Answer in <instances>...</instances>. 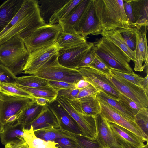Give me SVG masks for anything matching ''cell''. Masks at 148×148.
I'll use <instances>...</instances> for the list:
<instances>
[{
  "label": "cell",
  "mask_w": 148,
  "mask_h": 148,
  "mask_svg": "<svg viewBox=\"0 0 148 148\" xmlns=\"http://www.w3.org/2000/svg\"><path fill=\"white\" fill-rule=\"evenodd\" d=\"M57 146L61 148H80L78 144L74 140L66 138H60L54 140Z\"/></svg>",
  "instance_id": "ee69618b"
},
{
  "label": "cell",
  "mask_w": 148,
  "mask_h": 148,
  "mask_svg": "<svg viewBox=\"0 0 148 148\" xmlns=\"http://www.w3.org/2000/svg\"><path fill=\"white\" fill-rule=\"evenodd\" d=\"M5 148H29V147L26 141L23 140L8 143L5 145Z\"/></svg>",
  "instance_id": "681fc988"
},
{
  "label": "cell",
  "mask_w": 148,
  "mask_h": 148,
  "mask_svg": "<svg viewBox=\"0 0 148 148\" xmlns=\"http://www.w3.org/2000/svg\"><path fill=\"white\" fill-rule=\"evenodd\" d=\"M88 66L106 75L112 74L110 72V69L96 55L92 62Z\"/></svg>",
  "instance_id": "b9f144b4"
},
{
  "label": "cell",
  "mask_w": 148,
  "mask_h": 148,
  "mask_svg": "<svg viewBox=\"0 0 148 148\" xmlns=\"http://www.w3.org/2000/svg\"><path fill=\"white\" fill-rule=\"evenodd\" d=\"M58 148H60V147H58Z\"/></svg>",
  "instance_id": "9f6ffc18"
},
{
  "label": "cell",
  "mask_w": 148,
  "mask_h": 148,
  "mask_svg": "<svg viewBox=\"0 0 148 148\" xmlns=\"http://www.w3.org/2000/svg\"><path fill=\"white\" fill-rule=\"evenodd\" d=\"M107 76L120 93L132 100L141 108H148V95L141 87L112 74Z\"/></svg>",
  "instance_id": "30bf717a"
},
{
  "label": "cell",
  "mask_w": 148,
  "mask_h": 148,
  "mask_svg": "<svg viewBox=\"0 0 148 148\" xmlns=\"http://www.w3.org/2000/svg\"><path fill=\"white\" fill-rule=\"evenodd\" d=\"M4 126L0 122V134L3 131Z\"/></svg>",
  "instance_id": "db71d44e"
},
{
  "label": "cell",
  "mask_w": 148,
  "mask_h": 148,
  "mask_svg": "<svg viewBox=\"0 0 148 148\" xmlns=\"http://www.w3.org/2000/svg\"><path fill=\"white\" fill-rule=\"evenodd\" d=\"M29 54L23 40L16 37L0 46V64L16 76L23 73Z\"/></svg>",
  "instance_id": "277c9868"
},
{
  "label": "cell",
  "mask_w": 148,
  "mask_h": 148,
  "mask_svg": "<svg viewBox=\"0 0 148 148\" xmlns=\"http://www.w3.org/2000/svg\"><path fill=\"white\" fill-rule=\"evenodd\" d=\"M95 10L102 32L132 27L125 14L123 0H94Z\"/></svg>",
  "instance_id": "7a4b0ae2"
},
{
  "label": "cell",
  "mask_w": 148,
  "mask_h": 148,
  "mask_svg": "<svg viewBox=\"0 0 148 148\" xmlns=\"http://www.w3.org/2000/svg\"><path fill=\"white\" fill-rule=\"evenodd\" d=\"M89 0H82L65 19L58 22L63 32L77 33L76 28Z\"/></svg>",
  "instance_id": "d6986e66"
},
{
  "label": "cell",
  "mask_w": 148,
  "mask_h": 148,
  "mask_svg": "<svg viewBox=\"0 0 148 148\" xmlns=\"http://www.w3.org/2000/svg\"><path fill=\"white\" fill-rule=\"evenodd\" d=\"M43 107L37 104L34 98L20 115L16 122L22 124L25 129H29L31 124L39 115Z\"/></svg>",
  "instance_id": "cb8c5ba5"
},
{
  "label": "cell",
  "mask_w": 148,
  "mask_h": 148,
  "mask_svg": "<svg viewBox=\"0 0 148 148\" xmlns=\"http://www.w3.org/2000/svg\"><path fill=\"white\" fill-rule=\"evenodd\" d=\"M143 148H148V144H147Z\"/></svg>",
  "instance_id": "11a10c76"
},
{
  "label": "cell",
  "mask_w": 148,
  "mask_h": 148,
  "mask_svg": "<svg viewBox=\"0 0 148 148\" xmlns=\"http://www.w3.org/2000/svg\"><path fill=\"white\" fill-rule=\"evenodd\" d=\"M98 101L101 107L100 113L107 122L120 126L148 141V136L135 121L130 120L120 114L104 102Z\"/></svg>",
  "instance_id": "7c38bea8"
},
{
  "label": "cell",
  "mask_w": 148,
  "mask_h": 148,
  "mask_svg": "<svg viewBox=\"0 0 148 148\" xmlns=\"http://www.w3.org/2000/svg\"><path fill=\"white\" fill-rule=\"evenodd\" d=\"M118 100L122 106L134 116L142 108L132 100L121 93Z\"/></svg>",
  "instance_id": "f35d334b"
},
{
  "label": "cell",
  "mask_w": 148,
  "mask_h": 148,
  "mask_svg": "<svg viewBox=\"0 0 148 148\" xmlns=\"http://www.w3.org/2000/svg\"><path fill=\"white\" fill-rule=\"evenodd\" d=\"M86 38L77 33H70L62 31L59 35L56 43L61 49L69 48L86 42Z\"/></svg>",
  "instance_id": "83f0119b"
},
{
  "label": "cell",
  "mask_w": 148,
  "mask_h": 148,
  "mask_svg": "<svg viewBox=\"0 0 148 148\" xmlns=\"http://www.w3.org/2000/svg\"><path fill=\"white\" fill-rule=\"evenodd\" d=\"M57 118L62 129L82 135L77 123L66 109L56 100L47 104Z\"/></svg>",
  "instance_id": "e0dca14e"
},
{
  "label": "cell",
  "mask_w": 148,
  "mask_h": 148,
  "mask_svg": "<svg viewBox=\"0 0 148 148\" xmlns=\"http://www.w3.org/2000/svg\"><path fill=\"white\" fill-rule=\"evenodd\" d=\"M101 35L119 48L131 60L135 61V52L128 47L118 29L104 31Z\"/></svg>",
  "instance_id": "484cf974"
},
{
  "label": "cell",
  "mask_w": 148,
  "mask_h": 148,
  "mask_svg": "<svg viewBox=\"0 0 148 148\" xmlns=\"http://www.w3.org/2000/svg\"><path fill=\"white\" fill-rule=\"evenodd\" d=\"M35 100L38 105L42 106H46L49 103L48 100L43 98L35 97Z\"/></svg>",
  "instance_id": "f5cc1de1"
},
{
  "label": "cell",
  "mask_w": 148,
  "mask_h": 148,
  "mask_svg": "<svg viewBox=\"0 0 148 148\" xmlns=\"http://www.w3.org/2000/svg\"><path fill=\"white\" fill-rule=\"evenodd\" d=\"M79 90L77 88L60 90L58 92V96L63 97L71 99H75Z\"/></svg>",
  "instance_id": "c3c4849f"
},
{
  "label": "cell",
  "mask_w": 148,
  "mask_h": 148,
  "mask_svg": "<svg viewBox=\"0 0 148 148\" xmlns=\"http://www.w3.org/2000/svg\"><path fill=\"white\" fill-rule=\"evenodd\" d=\"M147 26L136 29L137 41L135 50L134 70L141 72L144 69L148 72V51L147 33Z\"/></svg>",
  "instance_id": "9a60e30c"
},
{
  "label": "cell",
  "mask_w": 148,
  "mask_h": 148,
  "mask_svg": "<svg viewBox=\"0 0 148 148\" xmlns=\"http://www.w3.org/2000/svg\"><path fill=\"white\" fill-rule=\"evenodd\" d=\"M95 118L97 132V139L104 148H123L118 142L109 123L101 114Z\"/></svg>",
  "instance_id": "ac0fdd59"
},
{
  "label": "cell",
  "mask_w": 148,
  "mask_h": 148,
  "mask_svg": "<svg viewBox=\"0 0 148 148\" xmlns=\"http://www.w3.org/2000/svg\"><path fill=\"white\" fill-rule=\"evenodd\" d=\"M96 97L98 100L104 102L120 114L130 120L134 121V116L122 106L118 100L112 97L101 91L98 92Z\"/></svg>",
  "instance_id": "4dcf8cb0"
},
{
  "label": "cell",
  "mask_w": 148,
  "mask_h": 148,
  "mask_svg": "<svg viewBox=\"0 0 148 148\" xmlns=\"http://www.w3.org/2000/svg\"><path fill=\"white\" fill-rule=\"evenodd\" d=\"M78 34L86 38L89 35L101 34L102 30L97 16L94 0H89L76 29Z\"/></svg>",
  "instance_id": "8fae6325"
},
{
  "label": "cell",
  "mask_w": 148,
  "mask_h": 148,
  "mask_svg": "<svg viewBox=\"0 0 148 148\" xmlns=\"http://www.w3.org/2000/svg\"><path fill=\"white\" fill-rule=\"evenodd\" d=\"M33 75L48 80L63 81L74 84L81 79H84L77 70L69 69L61 65L58 61L57 53Z\"/></svg>",
  "instance_id": "8992f818"
},
{
  "label": "cell",
  "mask_w": 148,
  "mask_h": 148,
  "mask_svg": "<svg viewBox=\"0 0 148 148\" xmlns=\"http://www.w3.org/2000/svg\"><path fill=\"white\" fill-rule=\"evenodd\" d=\"M45 24L40 14L39 1L24 0L18 12L0 33V46L16 37L24 40Z\"/></svg>",
  "instance_id": "6da1fadb"
},
{
  "label": "cell",
  "mask_w": 148,
  "mask_h": 148,
  "mask_svg": "<svg viewBox=\"0 0 148 148\" xmlns=\"http://www.w3.org/2000/svg\"><path fill=\"white\" fill-rule=\"evenodd\" d=\"M134 19V28L148 26V0H130Z\"/></svg>",
  "instance_id": "7402d4cb"
},
{
  "label": "cell",
  "mask_w": 148,
  "mask_h": 148,
  "mask_svg": "<svg viewBox=\"0 0 148 148\" xmlns=\"http://www.w3.org/2000/svg\"><path fill=\"white\" fill-rule=\"evenodd\" d=\"M118 29L128 47L135 52L137 41L136 28L128 27Z\"/></svg>",
  "instance_id": "8d00e7d4"
},
{
  "label": "cell",
  "mask_w": 148,
  "mask_h": 148,
  "mask_svg": "<svg viewBox=\"0 0 148 148\" xmlns=\"http://www.w3.org/2000/svg\"><path fill=\"white\" fill-rule=\"evenodd\" d=\"M109 123L118 142L123 148H143L148 144V141L129 130L114 123Z\"/></svg>",
  "instance_id": "2e32d148"
},
{
  "label": "cell",
  "mask_w": 148,
  "mask_h": 148,
  "mask_svg": "<svg viewBox=\"0 0 148 148\" xmlns=\"http://www.w3.org/2000/svg\"><path fill=\"white\" fill-rule=\"evenodd\" d=\"M24 0H7L0 5V33L16 14Z\"/></svg>",
  "instance_id": "ffe728a7"
},
{
  "label": "cell",
  "mask_w": 148,
  "mask_h": 148,
  "mask_svg": "<svg viewBox=\"0 0 148 148\" xmlns=\"http://www.w3.org/2000/svg\"><path fill=\"white\" fill-rule=\"evenodd\" d=\"M123 6L126 15L132 27L134 28V19L130 0H123Z\"/></svg>",
  "instance_id": "7dc6e473"
},
{
  "label": "cell",
  "mask_w": 148,
  "mask_h": 148,
  "mask_svg": "<svg viewBox=\"0 0 148 148\" xmlns=\"http://www.w3.org/2000/svg\"><path fill=\"white\" fill-rule=\"evenodd\" d=\"M35 98V97H34ZM34 98L12 96L0 93V122H14Z\"/></svg>",
  "instance_id": "ba28073f"
},
{
  "label": "cell",
  "mask_w": 148,
  "mask_h": 148,
  "mask_svg": "<svg viewBox=\"0 0 148 148\" xmlns=\"http://www.w3.org/2000/svg\"><path fill=\"white\" fill-rule=\"evenodd\" d=\"M96 55L91 48L82 58L76 69L79 68L89 66L93 60Z\"/></svg>",
  "instance_id": "bcb514c9"
},
{
  "label": "cell",
  "mask_w": 148,
  "mask_h": 148,
  "mask_svg": "<svg viewBox=\"0 0 148 148\" xmlns=\"http://www.w3.org/2000/svg\"><path fill=\"white\" fill-rule=\"evenodd\" d=\"M48 80L34 75H24L16 77L15 83L31 88H40L48 86Z\"/></svg>",
  "instance_id": "836d02e7"
},
{
  "label": "cell",
  "mask_w": 148,
  "mask_h": 148,
  "mask_svg": "<svg viewBox=\"0 0 148 148\" xmlns=\"http://www.w3.org/2000/svg\"><path fill=\"white\" fill-rule=\"evenodd\" d=\"M0 93L12 96L34 98L30 93L17 86L15 83L0 82Z\"/></svg>",
  "instance_id": "e575fe53"
},
{
  "label": "cell",
  "mask_w": 148,
  "mask_h": 148,
  "mask_svg": "<svg viewBox=\"0 0 148 148\" xmlns=\"http://www.w3.org/2000/svg\"><path fill=\"white\" fill-rule=\"evenodd\" d=\"M29 148H58L54 141H47L37 137L32 126L29 129H24L23 136Z\"/></svg>",
  "instance_id": "4316f807"
},
{
  "label": "cell",
  "mask_w": 148,
  "mask_h": 148,
  "mask_svg": "<svg viewBox=\"0 0 148 148\" xmlns=\"http://www.w3.org/2000/svg\"><path fill=\"white\" fill-rule=\"evenodd\" d=\"M16 85L29 93L34 97H41L48 100L49 103L55 101L58 96V92L49 86L40 88H31L16 84Z\"/></svg>",
  "instance_id": "f1b7e54d"
},
{
  "label": "cell",
  "mask_w": 148,
  "mask_h": 148,
  "mask_svg": "<svg viewBox=\"0 0 148 148\" xmlns=\"http://www.w3.org/2000/svg\"><path fill=\"white\" fill-rule=\"evenodd\" d=\"M84 80L112 97L118 100L120 92L108 78L107 75L90 67L77 69Z\"/></svg>",
  "instance_id": "9c48e42d"
},
{
  "label": "cell",
  "mask_w": 148,
  "mask_h": 148,
  "mask_svg": "<svg viewBox=\"0 0 148 148\" xmlns=\"http://www.w3.org/2000/svg\"><path fill=\"white\" fill-rule=\"evenodd\" d=\"M56 100L75 121L83 135L91 139H96L97 132L95 118L84 114L78 99H71L58 96Z\"/></svg>",
  "instance_id": "5b68a950"
},
{
  "label": "cell",
  "mask_w": 148,
  "mask_h": 148,
  "mask_svg": "<svg viewBox=\"0 0 148 148\" xmlns=\"http://www.w3.org/2000/svg\"><path fill=\"white\" fill-rule=\"evenodd\" d=\"M148 108H141L134 116V121L148 136Z\"/></svg>",
  "instance_id": "74e56055"
},
{
  "label": "cell",
  "mask_w": 148,
  "mask_h": 148,
  "mask_svg": "<svg viewBox=\"0 0 148 148\" xmlns=\"http://www.w3.org/2000/svg\"><path fill=\"white\" fill-rule=\"evenodd\" d=\"M62 31L58 23L46 24L37 28L23 40L28 52L29 53L54 45Z\"/></svg>",
  "instance_id": "52a82bcc"
},
{
  "label": "cell",
  "mask_w": 148,
  "mask_h": 148,
  "mask_svg": "<svg viewBox=\"0 0 148 148\" xmlns=\"http://www.w3.org/2000/svg\"><path fill=\"white\" fill-rule=\"evenodd\" d=\"M148 74L145 77H142L140 82V85L145 91L146 94H148Z\"/></svg>",
  "instance_id": "f907efd6"
},
{
  "label": "cell",
  "mask_w": 148,
  "mask_h": 148,
  "mask_svg": "<svg viewBox=\"0 0 148 148\" xmlns=\"http://www.w3.org/2000/svg\"><path fill=\"white\" fill-rule=\"evenodd\" d=\"M24 126L17 122L12 125L6 124L4 126L3 131L0 134L2 144L5 145L12 142L24 140Z\"/></svg>",
  "instance_id": "603a6c76"
},
{
  "label": "cell",
  "mask_w": 148,
  "mask_h": 148,
  "mask_svg": "<svg viewBox=\"0 0 148 148\" xmlns=\"http://www.w3.org/2000/svg\"><path fill=\"white\" fill-rule=\"evenodd\" d=\"M48 84L58 92L61 90L76 88L75 84L63 81L48 80Z\"/></svg>",
  "instance_id": "7bdbcfd3"
},
{
  "label": "cell",
  "mask_w": 148,
  "mask_h": 148,
  "mask_svg": "<svg viewBox=\"0 0 148 148\" xmlns=\"http://www.w3.org/2000/svg\"><path fill=\"white\" fill-rule=\"evenodd\" d=\"M70 139L75 141L80 148H104L97 139L92 140L83 135L67 131Z\"/></svg>",
  "instance_id": "d590c367"
},
{
  "label": "cell",
  "mask_w": 148,
  "mask_h": 148,
  "mask_svg": "<svg viewBox=\"0 0 148 148\" xmlns=\"http://www.w3.org/2000/svg\"><path fill=\"white\" fill-rule=\"evenodd\" d=\"M69 0H42L39 2L40 16L45 24H48L54 13Z\"/></svg>",
  "instance_id": "d4e9b609"
},
{
  "label": "cell",
  "mask_w": 148,
  "mask_h": 148,
  "mask_svg": "<svg viewBox=\"0 0 148 148\" xmlns=\"http://www.w3.org/2000/svg\"><path fill=\"white\" fill-rule=\"evenodd\" d=\"M47 104L44 106L39 115L30 125L34 131L44 129L60 128L57 118Z\"/></svg>",
  "instance_id": "44dd1931"
},
{
  "label": "cell",
  "mask_w": 148,
  "mask_h": 148,
  "mask_svg": "<svg viewBox=\"0 0 148 148\" xmlns=\"http://www.w3.org/2000/svg\"><path fill=\"white\" fill-rule=\"evenodd\" d=\"M93 44L92 50L110 69L125 73L132 71L130 58L113 43L102 36Z\"/></svg>",
  "instance_id": "3957f363"
},
{
  "label": "cell",
  "mask_w": 148,
  "mask_h": 148,
  "mask_svg": "<svg viewBox=\"0 0 148 148\" xmlns=\"http://www.w3.org/2000/svg\"><path fill=\"white\" fill-rule=\"evenodd\" d=\"M113 75L119 77L136 85L140 86V82L142 77L133 71L129 73H123L113 69H110Z\"/></svg>",
  "instance_id": "ab89813d"
},
{
  "label": "cell",
  "mask_w": 148,
  "mask_h": 148,
  "mask_svg": "<svg viewBox=\"0 0 148 148\" xmlns=\"http://www.w3.org/2000/svg\"><path fill=\"white\" fill-rule=\"evenodd\" d=\"M81 1L69 0L54 13L50 19L49 23L51 24L57 23L60 21L65 19Z\"/></svg>",
  "instance_id": "d6a6232c"
},
{
  "label": "cell",
  "mask_w": 148,
  "mask_h": 148,
  "mask_svg": "<svg viewBox=\"0 0 148 148\" xmlns=\"http://www.w3.org/2000/svg\"><path fill=\"white\" fill-rule=\"evenodd\" d=\"M93 42H87L77 47L60 48L57 53L58 63L65 67L76 69L81 60L92 48Z\"/></svg>",
  "instance_id": "4fadbf2b"
},
{
  "label": "cell",
  "mask_w": 148,
  "mask_h": 148,
  "mask_svg": "<svg viewBox=\"0 0 148 148\" xmlns=\"http://www.w3.org/2000/svg\"><path fill=\"white\" fill-rule=\"evenodd\" d=\"M99 91L90 84L86 87L79 90L75 99H78L90 96L96 95Z\"/></svg>",
  "instance_id": "f6af8a7d"
},
{
  "label": "cell",
  "mask_w": 148,
  "mask_h": 148,
  "mask_svg": "<svg viewBox=\"0 0 148 148\" xmlns=\"http://www.w3.org/2000/svg\"><path fill=\"white\" fill-rule=\"evenodd\" d=\"M34 132L37 137L47 141H53L60 138H70L69 135L65 130L60 128L42 129Z\"/></svg>",
  "instance_id": "1f68e13d"
},
{
  "label": "cell",
  "mask_w": 148,
  "mask_h": 148,
  "mask_svg": "<svg viewBox=\"0 0 148 148\" xmlns=\"http://www.w3.org/2000/svg\"><path fill=\"white\" fill-rule=\"evenodd\" d=\"M60 48L56 43L52 45L29 53L23 68V73L33 75L45 63L57 54Z\"/></svg>",
  "instance_id": "5bb4252c"
},
{
  "label": "cell",
  "mask_w": 148,
  "mask_h": 148,
  "mask_svg": "<svg viewBox=\"0 0 148 148\" xmlns=\"http://www.w3.org/2000/svg\"><path fill=\"white\" fill-rule=\"evenodd\" d=\"M89 84L88 82L84 79H82L78 81L75 84V85L76 88L80 90L86 87Z\"/></svg>",
  "instance_id": "816d5d0a"
},
{
  "label": "cell",
  "mask_w": 148,
  "mask_h": 148,
  "mask_svg": "<svg viewBox=\"0 0 148 148\" xmlns=\"http://www.w3.org/2000/svg\"><path fill=\"white\" fill-rule=\"evenodd\" d=\"M78 100L82 110L85 115L95 118L101 113L100 103L96 95L90 96Z\"/></svg>",
  "instance_id": "f546056e"
},
{
  "label": "cell",
  "mask_w": 148,
  "mask_h": 148,
  "mask_svg": "<svg viewBox=\"0 0 148 148\" xmlns=\"http://www.w3.org/2000/svg\"><path fill=\"white\" fill-rule=\"evenodd\" d=\"M16 77L9 69L0 64V82L15 83Z\"/></svg>",
  "instance_id": "60d3db41"
}]
</instances>
